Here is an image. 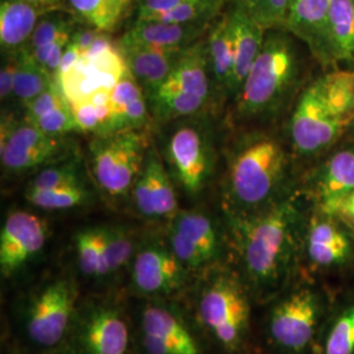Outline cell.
<instances>
[{
	"label": "cell",
	"mask_w": 354,
	"mask_h": 354,
	"mask_svg": "<svg viewBox=\"0 0 354 354\" xmlns=\"http://www.w3.org/2000/svg\"><path fill=\"white\" fill-rule=\"evenodd\" d=\"M354 121V70L319 76L301 93L291 115L295 151L313 156L329 149Z\"/></svg>",
	"instance_id": "1"
},
{
	"label": "cell",
	"mask_w": 354,
	"mask_h": 354,
	"mask_svg": "<svg viewBox=\"0 0 354 354\" xmlns=\"http://www.w3.org/2000/svg\"><path fill=\"white\" fill-rule=\"evenodd\" d=\"M298 212L292 201L272 203L252 214H236L234 230L243 264L259 285H273L289 266Z\"/></svg>",
	"instance_id": "2"
},
{
	"label": "cell",
	"mask_w": 354,
	"mask_h": 354,
	"mask_svg": "<svg viewBox=\"0 0 354 354\" xmlns=\"http://www.w3.org/2000/svg\"><path fill=\"white\" fill-rule=\"evenodd\" d=\"M288 158L279 140L266 134L243 137L230 152L226 189L241 214L270 206L286 175Z\"/></svg>",
	"instance_id": "3"
},
{
	"label": "cell",
	"mask_w": 354,
	"mask_h": 354,
	"mask_svg": "<svg viewBox=\"0 0 354 354\" xmlns=\"http://www.w3.org/2000/svg\"><path fill=\"white\" fill-rule=\"evenodd\" d=\"M299 73V59L290 38L266 36L263 49L236 95L238 117L250 120L274 112L288 97Z\"/></svg>",
	"instance_id": "4"
},
{
	"label": "cell",
	"mask_w": 354,
	"mask_h": 354,
	"mask_svg": "<svg viewBox=\"0 0 354 354\" xmlns=\"http://www.w3.org/2000/svg\"><path fill=\"white\" fill-rule=\"evenodd\" d=\"M142 131L113 133L91 143L92 174L109 197L127 196L140 177L147 155V138Z\"/></svg>",
	"instance_id": "5"
},
{
	"label": "cell",
	"mask_w": 354,
	"mask_h": 354,
	"mask_svg": "<svg viewBox=\"0 0 354 354\" xmlns=\"http://www.w3.org/2000/svg\"><path fill=\"white\" fill-rule=\"evenodd\" d=\"M127 70L121 46L114 45L108 33H100L68 73L55 77L73 104L99 92H112Z\"/></svg>",
	"instance_id": "6"
},
{
	"label": "cell",
	"mask_w": 354,
	"mask_h": 354,
	"mask_svg": "<svg viewBox=\"0 0 354 354\" xmlns=\"http://www.w3.org/2000/svg\"><path fill=\"white\" fill-rule=\"evenodd\" d=\"M198 315L216 342L227 351H235L248 330L250 304L235 279L219 277L201 292Z\"/></svg>",
	"instance_id": "7"
},
{
	"label": "cell",
	"mask_w": 354,
	"mask_h": 354,
	"mask_svg": "<svg viewBox=\"0 0 354 354\" xmlns=\"http://www.w3.org/2000/svg\"><path fill=\"white\" fill-rule=\"evenodd\" d=\"M75 310V289L67 279H55L32 299L26 313V332L39 346H54L70 327Z\"/></svg>",
	"instance_id": "8"
},
{
	"label": "cell",
	"mask_w": 354,
	"mask_h": 354,
	"mask_svg": "<svg viewBox=\"0 0 354 354\" xmlns=\"http://www.w3.org/2000/svg\"><path fill=\"white\" fill-rule=\"evenodd\" d=\"M48 239L44 219L26 210H15L6 218L0 232V270L4 277L19 272L42 251Z\"/></svg>",
	"instance_id": "9"
},
{
	"label": "cell",
	"mask_w": 354,
	"mask_h": 354,
	"mask_svg": "<svg viewBox=\"0 0 354 354\" xmlns=\"http://www.w3.org/2000/svg\"><path fill=\"white\" fill-rule=\"evenodd\" d=\"M167 156L184 189L192 194L203 189L212 169V151L198 127L183 125L176 129L168 142Z\"/></svg>",
	"instance_id": "10"
},
{
	"label": "cell",
	"mask_w": 354,
	"mask_h": 354,
	"mask_svg": "<svg viewBox=\"0 0 354 354\" xmlns=\"http://www.w3.org/2000/svg\"><path fill=\"white\" fill-rule=\"evenodd\" d=\"M317 322V301L308 290L294 292L279 302L270 317V333L279 346L302 351L311 342Z\"/></svg>",
	"instance_id": "11"
},
{
	"label": "cell",
	"mask_w": 354,
	"mask_h": 354,
	"mask_svg": "<svg viewBox=\"0 0 354 354\" xmlns=\"http://www.w3.org/2000/svg\"><path fill=\"white\" fill-rule=\"evenodd\" d=\"M185 266L175 253L159 245H149L136 254L131 281L145 295H167L178 290L185 281Z\"/></svg>",
	"instance_id": "12"
},
{
	"label": "cell",
	"mask_w": 354,
	"mask_h": 354,
	"mask_svg": "<svg viewBox=\"0 0 354 354\" xmlns=\"http://www.w3.org/2000/svg\"><path fill=\"white\" fill-rule=\"evenodd\" d=\"M133 197L138 212L147 218H174L178 213L174 184L155 149L147 151Z\"/></svg>",
	"instance_id": "13"
},
{
	"label": "cell",
	"mask_w": 354,
	"mask_h": 354,
	"mask_svg": "<svg viewBox=\"0 0 354 354\" xmlns=\"http://www.w3.org/2000/svg\"><path fill=\"white\" fill-rule=\"evenodd\" d=\"M142 329L143 348L147 354H200L189 329L165 307H146Z\"/></svg>",
	"instance_id": "14"
},
{
	"label": "cell",
	"mask_w": 354,
	"mask_h": 354,
	"mask_svg": "<svg viewBox=\"0 0 354 354\" xmlns=\"http://www.w3.org/2000/svg\"><path fill=\"white\" fill-rule=\"evenodd\" d=\"M79 344L84 354H129L127 322L111 307L92 308L82 319Z\"/></svg>",
	"instance_id": "15"
},
{
	"label": "cell",
	"mask_w": 354,
	"mask_h": 354,
	"mask_svg": "<svg viewBox=\"0 0 354 354\" xmlns=\"http://www.w3.org/2000/svg\"><path fill=\"white\" fill-rule=\"evenodd\" d=\"M234 46L231 93L238 95L266 41V28L238 7L227 13Z\"/></svg>",
	"instance_id": "16"
},
{
	"label": "cell",
	"mask_w": 354,
	"mask_h": 354,
	"mask_svg": "<svg viewBox=\"0 0 354 354\" xmlns=\"http://www.w3.org/2000/svg\"><path fill=\"white\" fill-rule=\"evenodd\" d=\"M210 26L212 23L174 24L137 20L124 35L121 42L167 50H183L197 42Z\"/></svg>",
	"instance_id": "17"
},
{
	"label": "cell",
	"mask_w": 354,
	"mask_h": 354,
	"mask_svg": "<svg viewBox=\"0 0 354 354\" xmlns=\"http://www.w3.org/2000/svg\"><path fill=\"white\" fill-rule=\"evenodd\" d=\"M120 46L130 73L149 96L168 79L184 50H167L127 42H120Z\"/></svg>",
	"instance_id": "18"
},
{
	"label": "cell",
	"mask_w": 354,
	"mask_h": 354,
	"mask_svg": "<svg viewBox=\"0 0 354 354\" xmlns=\"http://www.w3.org/2000/svg\"><path fill=\"white\" fill-rule=\"evenodd\" d=\"M49 12L24 0H1L0 3V45L8 54L28 46L38 21Z\"/></svg>",
	"instance_id": "19"
},
{
	"label": "cell",
	"mask_w": 354,
	"mask_h": 354,
	"mask_svg": "<svg viewBox=\"0 0 354 354\" xmlns=\"http://www.w3.org/2000/svg\"><path fill=\"white\" fill-rule=\"evenodd\" d=\"M333 0H294L285 29L326 58V35Z\"/></svg>",
	"instance_id": "20"
},
{
	"label": "cell",
	"mask_w": 354,
	"mask_h": 354,
	"mask_svg": "<svg viewBox=\"0 0 354 354\" xmlns=\"http://www.w3.org/2000/svg\"><path fill=\"white\" fill-rule=\"evenodd\" d=\"M145 89L138 80L127 70L125 75L111 92L113 105L112 134L129 130H143L150 121Z\"/></svg>",
	"instance_id": "21"
},
{
	"label": "cell",
	"mask_w": 354,
	"mask_h": 354,
	"mask_svg": "<svg viewBox=\"0 0 354 354\" xmlns=\"http://www.w3.org/2000/svg\"><path fill=\"white\" fill-rule=\"evenodd\" d=\"M209 70L206 39H198L181 51L172 73L165 83L196 95L206 102L210 92Z\"/></svg>",
	"instance_id": "22"
},
{
	"label": "cell",
	"mask_w": 354,
	"mask_h": 354,
	"mask_svg": "<svg viewBox=\"0 0 354 354\" xmlns=\"http://www.w3.org/2000/svg\"><path fill=\"white\" fill-rule=\"evenodd\" d=\"M326 58L354 62V0H333L329 10Z\"/></svg>",
	"instance_id": "23"
},
{
	"label": "cell",
	"mask_w": 354,
	"mask_h": 354,
	"mask_svg": "<svg viewBox=\"0 0 354 354\" xmlns=\"http://www.w3.org/2000/svg\"><path fill=\"white\" fill-rule=\"evenodd\" d=\"M320 205H328L354 192V150H342L323 165L317 181Z\"/></svg>",
	"instance_id": "24"
},
{
	"label": "cell",
	"mask_w": 354,
	"mask_h": 354,
	"mask_svg": "<svg viewBox=\"0 0 354 354\" xmlns=\"http://www.w3.org/2000/svg\"><path fill=\"white\" fill-rule=\"evenodd\" d=\"M307 252L317 266H336L348 259L351 243L333 223L317 221L307 235Z\"/></svg>",
	"instance_id": "25"
},
{
	"label": "cell",
	"mask_w": 354,
	"mask_h": 354,
	"mask_svg": "<svg viewBox=\"0 0 354 354\" xmlns=\"http://www.w3.org/2000/svg\"><path fill=\"white\" fill-rule=\"evenodd\" d=\"M209 67L216 84L231 93L234 74V46L228 15L215 21L206 38Z\"/></svg>",
	"instance_id": "26"
},
{
	"label": "cell",
	"mask_w": 354,
	"mask_h": 354,
	"mask_svg": "<svg viewBox=\"0 0 354 354\" xmlns=\"http://www.w3.org/2000/svg\"><path fill=\"white\" fill-rule=\"evenodd\" d=\"M172 219L171 230L201 253L207 264L213 261L219 251V239L210 218L198 212H178Z\"/></svg>",
	"instance_id": "27"
},
{
	"label": "cell",
	"mask_w": 354,
	"mask_h": 354,
	"mask_svg": "<svg viewBox=\"0 0 354 354\" xmlns=\"http://www.w3.org/2000/svg\"><path fill=\"white\" fill-rule=\"evenodd\" d=\"M68 4L91 29L111 33L125 20L131 0H68Z\"/></svg>",
	"instance_id": "28"
},
{
	"label": "cell",
	"mask_w": 354,
	"mask_h": 354,
	"mask_svg": "<svg viewBox=\"0 0 354 354\" xmlns=\"http://www.w3.org/2000/svg\"><path fill=\"white\" fill-rule=\"evenodd\" d=\"M16 74L13 96L26 105L44 92L55 79L35 59L32 50L26 46L16 51Z\"/></svg>",
	"instance_id": "29"
},
{
	"label": "cell",
	"mask_w": 354,
	"mask_h": 354,
	"mask_svg": "<svg viewBox=\"0 0 354 354\" xmlns=\"http://www.w3.org/2000/svg\"><path fill=\"white\" fill-rule=\"evenodd\" d=\"M70 105L80 131L93 133L96 137L112 134L113 105L111 92H99L86 100Z\"/></svg>",
	"instance_id": "30"
},
{
	"label": "cell",
	"mask_w": 354,
	"mask_h": 354,
	"mask_svg": "<svg viewBox=\"0 0 354 354\" xmlns=\"http://www.w3.org/2000/svg\"><path fill=\"white\" fill-rule=\"evenodd\" d=\"M150 100L155 115L165 121L197 113L206 102L201 97L168 83H163L150 95Z\"/></svg>",
	"instance_id": "31"
},
{
	"label": "cell",
	"mask_w": 354,
	"mask_h": 354,
	"mask_svg": "<svg viewBox=\"0 0 354 354\" xmlns=\"http://www.w3.org/2000/svg\"><path fill=\"white\" fill-rule=\"evenodd\" d=\"M77 263L87 277H104L111 274L102 227L86 228L76 234Z\"/></svg>",
	"instance_id": "32"
},
{
	"label": "cell",
	"mask_w": 354,
	"mask_h": 354,
	"mask_svg": "<svg viewBox=\"0 0 354 354\" xmlns=\"http://www.w3.org/2000/svg\"><path fill=\"white\" fill-rule=\"evenodd\" d=\"M26 200L44 210H67L80 206L88 200V192L82 184L54 189L26 190Z\"/></svg>",
	"instance_id": "33"
},
{
	"label": "cell",
	"mask_w": 354,
	"mask_h": 354,
	"mask_svg": "<svg viewBox=\"0 0 354 354\" xmlns=\"http://www.w3.org/2000/svg\"><path fill=\"white\" fill-rule=\"evenodd\" d=\"M61 152V147H17L11 145L0 146L1 165L11 172H23L53 160Z\"/></svg>",
	"instance_id": "34"
},
{
	"label": "cell",
	"mask_w": 354,
	"mask_h": 354,
	"mask_svg": "<svg viewBox=\"0 0 354 354\" xmlns=\"http://www.w3.org/2000/svg\"><path fill=\"white\" fill-rule=\"evenodd\" d=\"M225 0H187L175 10L165 13L152 21H165L174 24L212 23L221 11Z\"/></svg>",
	"instance_id": "35"
},
{
	"label": "cell",
	"mask_w": 354,
	"mask_h": 354,
	"mask_svg": "<svg viewBox=\"0 0 354 354\" xmlns=\"http://www.w3.org/2000/svg\"><path fill=\"white\" fill-rule=\"evenodd\" d=\"M75 32L74 21L62 13L44 15L38 21L35 33L30 38L28 48L37 49L46 44H50L55 39L73 36Z\"/></svg>",
	"instance_id": "36"
},
{
	"label": "cell",
	"mask_w": 354,
	"mask_h": 354,
	"mask_svg": "<svg viewBox=\"0 0 354 354\" xmlns=\"http://www.w3.org/2000/svg\"><path fill=\"white\" fill-rule=\"evenodd\" d=\"M111 273L127 266L133 253V239L127 230L118 226L102 227Z\"/></svg>",
	"instance_id": "37"
},
{
	"label": "cell",
	"mask_w": 354,
	"mask_h": 354,
	"mask_svg": "<svg viewBox=\"0 0 354 354\" xmlns=\"http://www.w3.org/2000/svg\"><path fill=\"white\" fill-rule=\"evenodd\" d=\"M326 354H354V306L349 307L330 329Z\"/></svg>",
	"instance_id": "38"
},
{
	"label": "cell",
	"mask_w": 354,
	"mask_h": 354,
	"mask_svg": "<svg viewBox=\"0 0 354 354\" xmlns=\"http://www.w3.org/2000/svg\"><path fill=\"white\" fill-rule=\"evenodd\" d=\"M33 125L42 130L44 133H46L48 136L58 138L68 133L80 131L70 102L44 114Z\"/></svg>",
	"instance_id": "39"
},
{
	"label": "cell",
	"mask_w": 354,
	"mask_h": 354,
	"mask_svg": "<svg viewBox=\"0 0 354 354\" xmlns=\"http://www.w3.org/2000/svg\"><path fill=\"white\" fill-rule=\"evenodd\" d=\"M68 100L64 95L57 77L51 82L50 86L41 92L33 100L26 104V118L24 121L29 124H35L44 114L50 112L53 109L67 104Z\"/></svg>",
	"instance_id": "40"
},
{
	"label": "cell",
	"mask_w": 354,
	"mask_h": 354,
	"mask_svg": "<svg viewBox=\"0 0 354 354\" xmlns=\"http://www.w3.org/2000/svg\"><path fill=\"white\" fill-rule=\"evenodd\" d=\"M74 184H82L79 180V172L74 163H67L57 167H49L41 171L37 176H35L30 181L28 189H54Z\"/></svg>",
	"instance_id": "41"
},
{
	"label": "cell",
	"mask_w": 354,
	"mask_h": 354,
	"mask_svg": "<svg viewBox=\"0 0 354 354\" xmlns=\"http://www.w3.org/2000/svg\"><path fill=\"white\" fill-rule=\"evenodd\" d=\"M71 38L73 36H66V37L55 39L50 44H46L44 46H39L37 49H30V50L38 64H41L45 70H48L51 75L57 76L64 58V50L71 42Z\"/></svg>",
	"instance_id": "42"
},
{
	"label": "cell",
	"mask_w": 354,
	"mask_h": 354,
	"mask_svg": "<svg viewBox=\"0 0 354 354\" xmlns=\"http://www.w3.org/2000/svg\"><path fill=\"white\" fill-rule=\"evenodd\" d=\"M294 0H268L266 6L253 16L266 29L285 28Z\"/></svg>",
	"instance_id": "43"
},
{
	"label": "cell",
	"mask_w": 354,
	"mask_h": 354,
	"mask_svg": "<svg viewBox=\"0 0 354 354\" xmlns=\"http://www.w3.org/2000/svg\"><path fill=\"white\" fill-rule=\"evenodd\" d=\"M187 0H138L137 20L152 21L175 10Z\"/></svg>",
	"instance_id": "44"
},
{
	"label": "cell",
	"mask_w": 354,
	"mask_h": 354,
	"mask_svg": "<svg viewBox=\"0 0 354 354\" xmlns=\"http://www.w3.org/2000/svg\"><path fill=\"white\" fill-rule=\"evenodd\" d=\"M326 214L340 218L342 222L354 227V192L342 197L337 201L322 206Z\"/></svg>",
	"instance_id": "45"
},
{
	"label": "cell",
	"mask_w": 354,
	"mask_h": 354,
	"mask_svg": "<svg viewBox=\"0 0 354 354\" xmlns=\"http://www.w3.org/2000/svg\"><path fill=\"white\" fill-rule=\"evenodd\" d=\"M6 64L1 66L0 71V97L3 102L10 99L15 89V74H16V54H10Z\"/></svg>",
	"instance_id": "46"
},
{
	"label": "cell",
	"mask_w": 354,
	"mask_h": 354,
	"mask_svg": "<svg viewBox=\"0 0 354 354\" xmlns=\"http://www.w3.org/2000/svg\"><path fill=\"white\" fill-rule=\"evenodd\" d=\"M82 54H83V51L80 50V48L75 45L74 42H70L68 46L64 50V58H62L61 67H59V71H58L57 76L64 75L66 73H68L75 66L76 62L79 61Z\"/></svg>",
	"instance_id": "47"
},
{
	"label": "cell",
	"mask_w": 354,
	"mask_h": 354,
	"mask_svg": "<svg viewBox=\"0 0 354 354\" xmlns=\"http://www.w3.org/2000/svg\"><path fill=\"white\" fill-rule=\"evenodd\" d=\"M268 0H234V7H238L244 12L254 16L266 4Z\"/></svg>",
	"instance_id": "48"
},
{
	"label": "cell",
	"mask_w": 354,
	"mask_h": 354,
	"mask_svg": "<svg viewBox=\"0 0 354 354\" xmlns=\"http://www.w3.org/2000/svg\"><path fill=\"white\" fill-rule=\"evenodd\" d=\"M26 3L32 4V6H36L39 8H46V10H50L51 7L57 6L61 0H24Z\"/></svg>",
	"instance_id": "49"
}]
</instances>
